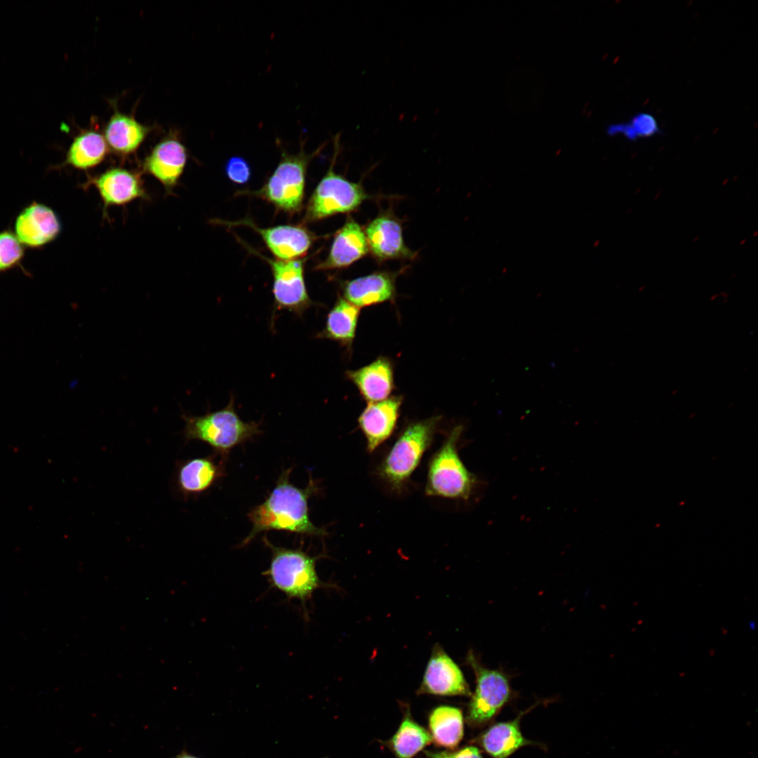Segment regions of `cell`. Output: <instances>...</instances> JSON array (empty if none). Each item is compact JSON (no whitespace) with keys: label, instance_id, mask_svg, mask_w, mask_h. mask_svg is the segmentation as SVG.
Here are the masks:
<instances>
[{"label":"cell","instance_id":"cell-1","mask_svg":"<svg viewBox=\"0 0 758 758\" xmlns=\"http://www.w3.org/2000/svg\"><path fill=\"white\" fill-rule=\"evenodd\" d=\"M291 472V468L284 471L265 500L248 513L252 528L242 545L258 533L272 530L319 537L328 534L326 528L315 526L310 519L308 500L317 492V484L310 477L305 488L296 487L289 481Z\"/></svg>","mask_w":758,"mask_h":758},{"label":"cell","instance_id":"cell-2","mask_svg":"<svg viewBox=\"0 0 758 758\" xmlns=\"http://www.w3.org/2000/svg\"><path fill=\"white\" fill-rule=\"evenodd\" d=\"M441 416L409 423L399 434L377 467L378 477L393 491L400 492L430 446Z\"/></svg>","mask_w":758,"mask_h":758},{"label":"cell","instance_id":"cell-3","mask_svg":"<svg viewBox=\"0 0 758 758\" xmlns=\"http://www.w3.org/2000/svg\"><path fill=\"white\" fill-rule=\"evenodd\" d=\"M263 541L272 552L269 568L263 575L288 599L300 601L305 610L317 590L331 587L318 576L316 562L319 557H312L300 549L274 546L266 537Z\"/></svg>","mask_w":758,"mask_h":758},{"label":"cell","instance_id":"cell-4","mask_svg":"<svg viewBox=\"0 0 758 758\" xmlns=\"http://www.w3.org/2000/svg\"><path fill=\"white\" fill-rule=\"evenodd\" d=\"M182 419L186 439L205 442L223 458L235 446L262 433L259 423L239 418L232 397L222 409L201 416L184 414Z\"/></svg>","mask_w":758,"mask_h":758},{"label":"cell","instance_id":"cell-5","mask_svg":"<svg viewBox=\"0 0 758 758\" xmlns=\"http://www.w3.org/2000/svg\"><path fill=\"white\" fill-rule=\"evenodd\" d=\"M463 430L461 425L453 427L430 458L425 488L427 496L457 500H467L471 496L477 481L458 454Z\"/></svg>","mask_w":758,"mask_h":758},{"label":"cell","instance_id":"cell-6","mask_svg":"<svg viewBox=\"0 0 758 758\" xmlns=\"http://www.w3.org/2000/svg\"><path fill=\"white\" fill-rule=\"evenodd\" d=\"M323 147L321 145L314 152L307 154L304 149V141L301 140L298 153L291 154L282 150L280 161L264 185L258 190L240 191L239 194L261 198L287 213L293 214L300 211L308 165Z\"/></svg>","mask_w":758,"mask_h":758},{"label":"cell","instance_id":"cell-7","mask_svg":"<svg viewBox=\"0 0 758 758\" xmlns=\"http://www.w3.org/2000/svg\"><path fill=\"white\" fill-rule=\"evenodd\" d=\"M339 135L334 140V154L330 167L314 190L306 206L303 222L319 221L335 215L357 211L372 198L360 182L349 180L334 171L339 152Z\"/></svg>","mask_w":758,"mask_h":758},{"label":"cell","instance_id":"cell-8","mask_svg":"<svg viewBox=\"0 0 758 758\" xmlns=\"http://www.w3.org/2000/svg\"><path fill=\"white\" fill-rule=\"evenodd\" d=\"M467 662L474 671L476 686L470 696L466 721L472 727H482L491 722L510 700L512 691L504 673L485 667L471 651L467 656Z\"/></svg>","mask_w":758,"mask_h":758},{"label":"cell","instance_id":"cell-9","mask_svg":"<svg viewBox=\"0 0 758 758\" xmlns=\"http://www.w3.org/2000/svg\"><path fill=\"white\" fill-rule=\"evenodd\" d=\"M270 265L273 282L272 294L277 310H287L302 317L314 302L310 298L305 280L303 259H271L254 251Z\"/></svg>","mask_w":758,"mask_h":758},{"label":"cell","instance_id":"cell-10","mask_svg":"<svg viewBox=\"0 0 758 758\" xmlns=\"http://www.w3.org/2000/svg\"><path fill=\"white\" fill-rule=\"evenodd\" d=\"M368 251L379 262L413 260L416 253L405 244L402 221L391 209L383 210L364 227Z\"/></svg>","mask_w":758,"mask_h":758},{"label":"cell","instance_id":"cell-11","mask_svg":"<svg viewBox=\"0 0 758 758\" xmlns=\"http://www.w3.org/2000/svg\"><path fill=\"white\" fill-rule=\"evenodd\" d=\"M220 222L229 226L242 225L252 229L260 236L267 248L279 260L302 258L318 237L302 225L260 227L248 218L235 222Z\"/></svg>","mask_w":758,"mask_h":758},{"label":"cell","instance_id":"cell-12","mask_svg":"<svg viewBox=\"0 0 758 758\" xmlns=\"http://www.w3.org/2000/svg\"><path fill=\"white\" fill-rule=\"evenodd\" d=\"M417 693L438 696L472 694L462 670L439 644L432 649Z\"/></svg>","mask_w":758,"mask_h":758},{"label":"cell","instance_id":"cell-13","mask_svg":"<svg viewBox=\"0 0 758 758\" xmlns=\"http://www.w3.org/2000/svg\"><path fill=\"white\" fill-rule=\"evenodd\" d=\"M14 230L23 246L39 248L56 239L60 233L61 224L50 207L32 202L17 216Z\"/></svg>","mask_w":758,"mask_h":758},{"label":"cell","instance_id":"cell-14","mask_svg":"<svg viewBox=\"0 0 758 758\" xmlns=\"http://www.w3.org/2000/svg\"><path fill=\"white\" fill-rule=\"evenodd\" d=\"M369 253L364 230L352 216L336 231L326 258L315 270H331L348 267Z\"/></svg>","mask_w":758,"mask_h":758},{"label":"cell","instance_id":"cell-15","mask_svg":"<svg viewBox=\"0 0 758 758\" xmlns=\"http://www.w3.org/2000/svg\"><path fill=\"white\" fill-rule=\"evenodd\" d=\"M401 396L368 403L358 418L359 427L366 439V448L374 451L393 433L402 404Z\"/></svg>","mask_w":758,"mask_h":758},{"label":"cell","instance_id":"cell-16","mask_svg":"<svg viewBox=\"0 0 758 758\" xmlns=\"http://www.w3.org/2000/svg\"><path fill=\"white\" fill-rule=\"evenodd\" d=\"M398 272L376 271L342 283L343 298L359 308L392 302Z\"/></svg>","mask_w":758,"mask_h":758},{"label":"cell","instance_id":"cell-17","mask_svg":"<svg viewBox=\"0 0 758 758\" xmlns=\"http://www.w3.org/2000/svg\"><path fill=\"white\" fill-rule=\"evenodd\" d=\"M345 376L368 403L390 397L394 389V366L387 357L380 356L363 367L347 371Z\"/></svg>","mask_w":758,"mask_h":758},{"label":"cell","instance_id":"cell-18","mask_svg":"<svg viewBox=\"0 0 758 758\" xmlns=\"http://www.w3.org/2000/svg\"><path fill=\"white\" fill-rule=\"evenodd\" d=\"M187 159L185 146L178 140L166 138L159 142L146 157L145 170L171 190L182 175Z\"/></svg>","mask_w":758,"mask_h":758},{"label":"cell","instance_id":"cell-19","mask_svg":"<svg viewBox=\"0 0 758 758\" xmlns=\"http://www.w3.org/2000/svg\"><path fill=\"white\" fill-rule=\"evenodd\" d=\"M90 181L99 192L105 209L146 196L139 175L125 168H112Z\"/></svg>","mask_w":758,"mask_h":758},{"label":"cell","instance_id":"cell-20","mask_svg":"<svg viewBox=\"0 0 758 758\" xmlns=\"http://www.w3.org/2000/svg\"><path fill=\"white\" fill-rule=\"evenodd\" d=\"M532 708L519 712L512 720L489 726L474 742L492 758H508L524 746L538 745V743L526 738L520 729L523 715Z\"/></svg>","mask_w":758,"mask_h":758},{"label":"cell","instance_id":"cell-21","mask_svg":"<svg viewBox=\"0 0 758 758\" xmlns=\"http://www.w3.org/2000/svg\"><path fill=\"white\" fill-rule=\"evenodd\" d=\"M224 465L213 456L190 458L179 462L175 470V484L185 497L208 491L224 475Z\"/></svg>","mask_w":758,"mask_h":758},{"label":"cell","instance_id":"cell-22","mask_svg":"<svg viewBox=\"0 0 758 758\" xmlns=\"http://www.w3.org/2000/svg\"><path fill=\"white\" fill-rule=\"evenodd\" d=\"M359 314L360 308L339 296L327 314L324 328L316 337L335 341L348 351L352 350Z\"/></svg>","mask_w":758,"mask_h":758},{"label":"cell","instance_id":"cell-23","mask_svg":"<svg viewBox=\"0 0 758 758\" xmlns=\"http://www.w3.org/2000/svg\"><path fill=\"white\" fill-rule=\"evenodd\" d=\"M148 129L129 115L115 112L105 128L104 138L113 152L130 154L144 141Z\"/></svg>","mask_w":758,"mask_h":758},{"label":"cell","instance_id":"cell-24","mask_svg":"<svg viewBox=\"0 0 758 758\" xmlns=\"http://www.w3.org/2000/svg\"><path fill=\"white\" fill-rule=\"evenodd\" d=\"M428 726L432 741L437 746L453 750L464 734L463 712L453 706H437L430 712Z\"/></svg>","mask_w":758,"mask_h":758},{"label":"cell","instance_id":"cell-25","mask_svg":"<svg viewBox=\"0 0 758 758\" xmlns=\"http://www.w3.org/2000/svg\"><path fill=\"white\" fill-rule=\"evenodd\" d=\"M431 742L430 732L413 719L407 707L398 729L385 743L395 758H413Z\"/></svg>","mask_w":758,"mask_h":758},{"label":"cell","instance_id":"cell-26","mask_svg":"<svg viewBox=\"0 0 758 758\" xmlns=\"http://www.w3.org/2000/svg\"><path fill=\"white\" fill-rule=\"evenodd\" d=\"M107 153L104 136L95 131H85L74 138L64 164L81 170L92 168L104 160Z\"/></svg>","mask_w":758,"mask_h":758},{"label":"cell","instance_id":"cell-27","mask_svg":"<svg viewBox=\"0 0 758 758\" xmlns=\"http://www.w3.org/2000/svg\"><path fill=\"white\" fill-rule=\"evenodd\" d=\"M24 253V246L13 232H0V273L20 265Z\"/></svg>","mask_w":758,"mask_h":758},{"label":"cell","instance_id":"cell-28","mask_svg":"<svg viewBox=\"0 0 758 758\" xmlns=\"http://www.w3.org/2000/svg\"><path fill=\"white\" fill-rule=\"evenodd\" d=\"M628 124L634 140L637 138L650 137L656 135L660 131L656 119L648 113L641 112L634 115Z\"/></svg>","mask_w":758,"mask_h":758},{"label":"cell","instance_id":"cell-29","mask_svg":"<svg viewBox=\"0 0 758 758\" xmlns=\"http://www.w3.org/2000/svg\"><path fill=\"white\" fill-rule=\"evenodd\" d=\"M225 173L228 178L237 184L247 182L251 177V167L247 161L238 156L230 157L225 165Z\"/></svg>","mask_w":758,"mask_h":758},{"label":"cell","instance_id":"cell-30","mask_svg":"<svg viewBox=\"0 0 758 758\" xmlns=\"http://www.w3.org/2000/svg\"><path fill=\"white\" fill-rule=\"evenodd\" d=\"M425 758H483L475 746H465L456 750L425 751Z\"/></svg>","mask_w":758,"mask_h":758},{"label":"cell","instance_id":"cell-31","mask_svg":"<svg viewBox=\"0 0 758 758\" xmlns=\"http://www.w3.org/2000/svg\"><path fill=\"white\" fill-rule=\"evenodd\" d=\"M748 628H749V629H750V630H751L752 632H754V631H755V630H756V628H757V625H756V622H755L754 620H750V621L748 622Z\"/></svg>","mask_w":758,"mask_h":758},{"label":"cell","instance_id":"cell-32","mask_svg":"<svg viewBox=\"0 0 758 758\" xmlns=\"http://www.w3.org/2000/svg\"><path fill=\"white\" fill-rule=\"evenodd\" d=\"M174 758H197V757L184 752V753H182L180 754H178V756H176Z\"/></svg>","mask_w":758,"mask_h":758}]
</instances>
